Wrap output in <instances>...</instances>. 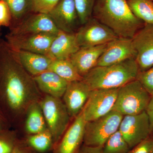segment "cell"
Here are the masks:
<instances>
[{"label":"cell","mask_w":153,"mask_h":153,"mask_svg":"<svg viewBox=\"0 0 153 153\" xmlns=\"http://www.w3.org/2000/svg\"><path fill=\"white\" fill-rule=\"evenodd\" d=\"M0 59V109L10 126L36 102L38 88L10 49Z\"/></svg>","instance_id":"6da1fadb"},{"label":"cell","mask_w":153,"mask_h":153,"mask_svg":"<svg viewBox=\"0 0 153 153\" xmlns=\"http://www.w3.org/2000/svg\"><path fill=\"white\" fill-rule=\"evenodd\" d=\"M92 17L119 38L132 39L144 25L132 13L126 0H96Z\"/></svg>","instance_id":"7a4b0ae2"},{"label":"cell","mask_w":153,"mask_h":153,"mask_svg":"<svg viewBox=\"0 0 153 153\" xmlns=\"http://www.w3.org/2000/svg\"><path fill=\"white\" fill-rule=\"evenodd\" d=\"M135 59L107 66H95L83 76L91 90L119 88L137 79L139 72Z\"/></svg>","instance_id":"3957f363"},{"label":"cell","mask_w":153,"mask_h":153,"mask_svg":"<svg viewBox=\"0 0 153 153\" xmlns=\"http://www.w3.org/2000/svg\"><path fill=\"white\" fill-rule=\"evenodd\" d=\"M150 94L136 79L118 88L113 110L123 116L146 111L150 100Z\"/></svg>","instance_id":"277c9868"},{"label":"cell","mask_w":153,"mask_h":153,"mask_svg":"<svg viewBox=\"0 0 153 153\" xmlns=\"http://www.w3.org/2000/svg\"><path fill=\"white\" fill-rule=\"evenodd\" d=\"M123 116L111 111L94 120L86 122L83 144L94 147H102L111 136L118 131Z\"/></svg>","instance_id":"5b68a950"},{"label":"cell","mask_w":153,"mask_h":153,"mask_svg":"<svg viewBox=\"0 0 153 153\" xmlns=\"http://www.w3.org/2000/svg\"><path fill=\"white\" fill-rule=\"evenodd\" d=\"M47 129L57 143L68 128L70 117L63 102L60 98L46 95L39 102Z\"/></svg>","instance_id":"8992f818"},{"label":"cell","mask_w":153,"mask_h":153,"mask_svg":"<svg viewBox=\"0 0 153 153\" xmlns=\"http://www.w3.org/2000/svg\"><path fill=\"white\" fill-rule=\"evenodd\" d=\"M118 88L91 90L82 110L86 122L91 121L105 115L113 109Z\"/></svg>","instance_id":"52a82bcc"},{"label":"cell","mask_w":153,"mask_h":153,"mask_svg":"<svg viewBox=\"0 0 153 153\" xmlns=\"http://www.w3.org/2000/svg\"><path fill=\"white\" fill-rule=\"evenodd\" d=\"M119 131L131 149L151 136L150 125L146 111L124 116Z\"/></svg>","instance_id":"ba28073f"},{"label":"cell","mask_w":153,"mask_h":153,"mask_svg":"<svg viewBox=\"0 0 153 153\" xmlns=\"http://www.w3.org/2000/svg\"><path fill=\"white\" fill-rule=\"evenodd\" d=\"M75 34L80 48L104 45L118 38L112 30L92 17Z\"/></svg>","instance_id":"9c48e42d"},{"label":"cell","mask_w":153,"mask_h":153,"mask_svg":"<svg viewBox=\"0 0 153 153\" xmlns=\"http://www.w3.org/2000/svg\"><path fill=\"white\" fill-rule=\"evenodd\" d=\"M57 34L49 33L13 35L7 36L8 47L11 50H22L47 55Z\"/></svg>","instance_id":"30bf717a"},{"label":"cell","mask_w":153,"mask_h":153,"mask_svg":"<svg viewBox=\"0 0 153 153\" xmlns=\"http://www.w3.org/2000/svg\"><path fill=\"white\" fill-rule=\"evenodd\" d=\"M131 39L139 71H146L153 66V24H145Z\"/></svg>","instance_id":"8fae6325"},{"label":"cell","mask_w":153,"mask_h":153,"mask_svg":"<svg viewBox=\"0 0 153 153\" xmlns=\"http://www.w3.org/2000/svg\"><path fill=\"white\" fill-rule=\"evenodd\" d=\"M136 56V52L132 39L118 37L106 44L97 66H109L129 59H135Z\"/></svg>","instance_id":"7c38bea8"},{"label":"cell","mask_w":153,"mask_h":153,"mask_svg":"<svg viewBox=\"0 0 153 153\" xmlns=\"http://www.w3.org/2000/svg\"><path fill=\"white\" fill-rule=\"evenodd\" d=\"M22 19L12 29L10 34L13 35L49 33L57 34L60 30L47 14L34 13Z\"/></svg>","instance_id":"4fadbf2b"},{"label":"cell","mask_w":153,"mask_h":153,"mask_svg":"<svg viewBox=\"0 0 153 153\" xmlns=\"http://www.w3.org/2000/svg\"><path fill=\"white\" fill-rule=\"evenodd\" d=\"M86 123L82 110L57 143L53 153L76 152L83 143Z\"/></svg>","instance_id":"5bb4252c"},{"label":"cell","mask_w":153,"mask_h":153,"mask_svg":"<svg viewBox=\"0 0 153 153\" xmlns=\"http://www.w3.org/2000/svg\"><path fill=\"white\" fill-rule=\"evenodd\" d=\"M48 14L57 28L66 33H75L80 23L74 0H60Z\"/></svg>","instance_id":"9a60e30c"},{"label":"cell","mask_w":153,"mask_h":153,"mask_svg":"<svg viewBox=\"0 0 153 153\" xmlns=\"http://www.w3.org/2000/svg\"><path fill=\"white\" fill-rule=\"evenodd\" d=\"M91 91L88 85L82 80L68 82L63 98L70 117L75 118L82 111Z\"/></svg>","instance_id":"2e32d148"},{"label":"cell","mask_w":153,"mask_h":153,"mask_svg":"<svg viewBox=\"0 0 153 153\" xmlns=\"http://www.w3.org/2000/svg\"><path fill=\"white\" fill-rule=\"evenodd\" d=\"M106 44L80 47L71 55L69 60L82 77L97 65L100 57L103 53Z\"/></svg>","instance_id":"e0dca14e"},{"label":"cell","mask_w":153,"mask_h":153,"mask_svg":"<svg viewBox=\"0 0 153 153\" xmlns=\"http://www.w3.org/2000/svg\"><path fill=\"white\" fill-rule=\"evenodd\" d=\"M9 49L23 68L33 76L49 70V66L53 60L48 55Z\"/></svg>","instance_id":"ac0fdd59"},{"label":"cell","mask_w":153,"mask_h":153,"mask_svg":"<svg viewBox=\"0 0 153 153\" xmlns=\"http://www.w3.org/2000/svg\"><path fill=\"white\" fill-rule=\"evenodd\" d=\"M79 48L75 33L60 31L52 41L47 55L53 60L68 59Z\"/></svg>","instance_id":"d6986e66"},{"label":"cell","mask_w":153,"mask_h":153,"mask_svg":"<svg viewBox=\"0 0 153 153\" xmlns=\"http://www.w3.org/2000/svg\"><path fill=\"white\" fill-rule=\"evenodd\" d=\"M33 78L40 90L55 98L63 97L68 85L67 81L49 70L33 76Z\"/></svg>","instance_id":"ffe728a7"},{"label":"cell","mask_w":153,"mask_h":153,"mask_svg":"<svg viewBox=\"0 0 153 153\" xmlns=\"http://www.w3.org/2000/svg\"><path fill=\"white\" fill-rule=\"evenodd\" d=\"M25 123L26 131L30 135L34 134L48 129L44 114L39 102H34L27 109Z\"/></svg>","instance_id":"44dd1931"},{"label":"cell","mask_w":153,"mask_h":153,"mask_svg":"<svg viewBox=\"0 0 153 153\" xmlns=\"http://www.w3.org/2000/svg\"><path fill=\"white\" fill-rule=\"evenodd\" d=\"M49 70L55 72L68 82L82 80L83 79L69 59L53 60Z\"/></svg>","instance_id":"7402d4cb"},{"label":"cell","mask_w":153,"mask_h":153,"mask_svg":"<svg viewBox=\"0 0 153 153\" xmlns=\"http://www.w3.org/2000/svg\"><path fill=\"white\" fill-rule=\"evenodd\" d=\"M133 14L146 24H153V0H126Z\"/></svg>","instance_id":"603a6c76"},{"label":"cell","mask_w":153,"mask_h":153,"mask_svg":"<svg viewBox=\"0 0 153 153\" xmlns=\"http://www.w3.org/2000/svg\"><path fill=\"white\" fill-rule=\"evenodd\" d=\"M7 5L11 16L17 20H22L33 12V0H4Z\"/></svg>","instance_id":"cb8c5ba5"},{"label":"cell","mask_w":153,"mask_h":153,"mask_svg":"<svg viewBox=\"0 0 153 153\" xmlns=\"http://www.w3.org/2000/svg\"><path fill=\"white\" fill-rule=\"evenodd\" d=\"M27 142L33 149L41 153L49 150L54 143L52 135L48 129L31 135L28 138Z\"/></svg>","instance_id":"d4e9b609"},{"label":"cell","mask_w":153,"mask_h":153,"mask_svg":"<svg viewBox=\"0 0 153 153\" xmlns=\"http://www.w3.org/2000/svg\"><path fill=\"white\" fill-rule=\"evenodd\" d=\"M130 149L119 130L110 137L102 147L103 153H128Z\"/></svg>","instance_id":"484cf974"},{"label":"cell","mask_w":153,"mask_h":153,"mask_svg":"<svg viewBox=\"0 0 153 153\" xmlns=\"http://www.w3.org/2000/svg\"><path fill=\"white\" fill-rule=\"evenodd\" d=\"M80 24L82 25L92 17L96 0H74Z\"/></svg>","instance_id":"4316f807"},{"label":"cell","mask_w":153,"mask_h":153,"mask_svg":"<svg viewBox=\"0 0 153 153\" xmlns=\"http://www.w3.org/2000/svg\"><path fill=\"white\" fill-rule=\"evenodd\" d=\"M14 134L9 129L0 132V153H11L16 143Z\"/></svg>","instance_id":"83f0119b"},{"label":"cell","mask_w":153,"mask_h":153,"mask_svg":"<svg viewBox=\"0 0 153 153\" xmlns=\"http://www.w3.org/2000/svg\"><path fill=\"white\" fill-rule=\"evenodd\" d=\"M137 79L148 92L151 94H153V66L148 70L139 71Z\"/></svg>","instance_id":"f1b7e54d"},{"label":"cell","mask_w":153,"mask_h":153,"mask_svg":"<svg viewBox=\"0 0 153 153\" xmlns=\"http://www.w3.org/2000/svg\"><path fill=\"white\" fill-rule=\"evenodd\" d=\"M60 0H33V13H49Z\"/></svg>","instance_id":"f546056e"},{"label":"cell","mask_w":153,"mask_h":153,"mask_svg":"<svg viewBox=\"0 0 153 153\" xmlns=\"http://www.w3.org/2000/svg\"><path fill=\"white\" fill-rule=\"evenodd\" d=\"M128 153H153V136H150L141 142Z\"/></svg>","instance_id":"4dcf8cb0"},{"label":"cell","mask_w":153,"mask_h":153,"mask_svg":"<svg viewBox=\"0 0 153 153\" xmlns=\"http://www.w3.org/2000/svg\"><path fill=\"white\" fill-rule=\"evenodd\" d=\"M11 17L7 5L4 0H0V26H9Z\"/></svg>","instance_id":"1f68e13d"},{"label":"cell","mask_w":153,"mask_h":153,"mask_svg":"<svg viewBox=\"0 0 153 153\" xmlns=\"http://www.w3.org/2000/svg\"><path fill=\"white\" fill-rule=\"evenodd\" d=\"M75 153H103V152L102 147L89 146L83 144Z\"/></svg>","instance_id":"d6a6232c"},{"label":"cell","mask_w":153,"mask_h":153,"mask_svg":"<svg viewBox=\"0 0 153 153\" xmlns=\"http://www.w3.org/2000/svg\"><path fill=\"white\" fill-rule=\"evenodd\" d=\"M149 117L150 125L151 135L153 136V94H151L150 100L146 110Z\"/></svg>","instance_id":"836d02e7"},{"label":"cell","mask_w":153,"mask_h":153,"mask_svg":"<svg viewBox=\"0 0 153 153\" xmlns=\"http://www.w3.org/2000/svg\"><path fill=\"white\" fill-rule=\"evenodd\" d=\"M10 125L0 109V132L9 129Z\"/></svg>","instance_id":"e575fe53"},{"label":"cell","mask_w":153,"mask_h":153,"mask_svg":"<svg viewBox=\"0 0 153 153\" xmlns=\"http://www.w3.org/2000/svg\"><path fill=\"white\" fill-rule=\"evenodd\" d=\"M11 153H28L25 150L23 149V148L21 147L17 142H16V145L14 147Z\"/></svg>","instance_id":"d590c367"},{"label":"cell","mask_w":153,"mask_h":153,"mask_svg":"<svg viewBox=\"0 0 153 153\" xmlns=\"http://www.w3.org/2000/svg\"><path fill=\"white\" fill-rule=\"evenodd\" d=\"M0 48H1V47H0Z\"/></svg>","instance_id":"8d00e7d4"}]
</instances>
